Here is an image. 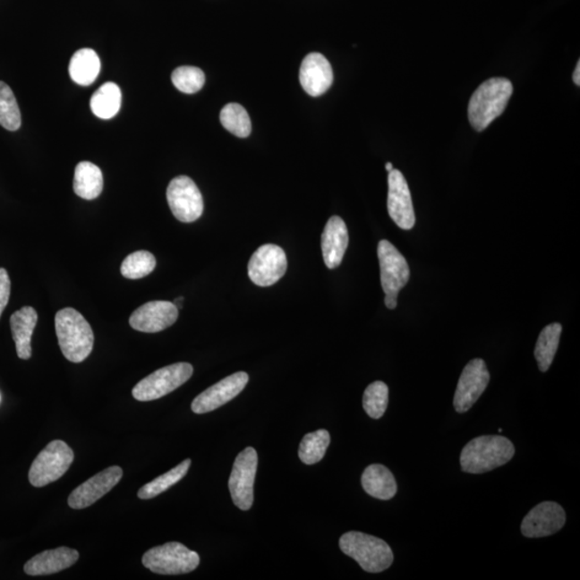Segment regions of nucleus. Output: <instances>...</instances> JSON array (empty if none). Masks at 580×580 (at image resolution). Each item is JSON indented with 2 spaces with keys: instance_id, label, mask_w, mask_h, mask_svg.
I'll use <instances>...</instances> for the list:
<instances>
[{
  "instance_id": "1",
  "label": "nucleus",
  "mask_w": 580,
  "mask_h": 580,
  "mask_svg": "<svg viewBox=\"0 0 580 580\" xmlns=\"http://www.w3.org/2000/svg\"><path fill=\"white\" fill-rule=\"evenodd\" d=\"M515 455L514 444L501 435H482L470 440L460 455L461 470L482 474L507 465Z\"/></svg>"
},
{
  "instance_id": "2",
  "label": "nucleus",
  "mask_w": 580,
  "mask_h": 580,
  "mask_svg": "<svg viewBox=\"0 0 580 580\" xmlns=\"http://www.w3.org/2000/svg\"><path fill=\"white\" fill-rule=\"evenodd\" d=\"M59 347L69 362H84L93 351L94 333L88 320L77 310L66 308L55 315Z\"/></svg>"
},
{
  "instance_id": "3",
  "label": "nucleus",
  "mask_w": 580,
  "mask_h": 580,
  "mask_svg": "<svg viewBox=\"0 0 580 580\" xmlns=\"http://www.w3.org/2000/svg\"><path fill=\"white\" fill-rule=\"evenodd\" d=\"M513 94V84L504 78L485 81L472 95L467 109L473 128L482 132L502 115Z\"/></svg>"
},
{
  "instance_id": "4",
  "label": "nucleus",
  "mask_w": 580,
  "mask_h": 580,
  "mask_svg": "<svg viewBox=\"0 0 580 580\" xmlns=\"http://www.w3.org/2000/svg\"><path fill=\"white\" fill-rule=\"evenodd\" d=\"M340 548L368 573L384 572L394 562V552L385 541L362 532L351 531L342 535Z\"/></svg>"
},
{
  "instance_id": "5",
  "label": "nucleus",
  "mask_w": 580,
  "mask_h": 580,
  "mask_svg": "<svg viewBox=\"0 0 580 580\" xmlns=\"http://www.w3.org/2000/svg\"><path fill=\"white\" fill-rule=\"evenodd\" d=\"M380 268V283L385 293V305L389 310L397 308L400 290L410 279V267L399 251L389 241L381 240L378 245Z\"/></svg>"
},
{
  "instance_id": "6",
  "label": "nucleus",
  "mask_w": 580,
  "mask_h": 580,
  "mask_svg": "<svg viewBox=\"0 0 580 580\" xmlns=\"http://www.w3.org/2000/svg\"><path fill=\"white\" fill-rule=\"evenodd\" d=\"M142 563L156 574L181 575L195 571L200 557L181 542H171L145 552Z\"/></svg>"
},
{
  "instance_id": "7",
  "label": "nucleus",
  "mask_w": 580,
  "mask_h": 580,
  "mask_svg": "<svg viewBox=\"0 0 580 580\" xmlns=\"http://www.w3.org/2000/svg\"><path fill=\"white\" fill-rule=\"evenodd\" d=\"M73 460V451L67 443L61 439L52 440L32 462L29 474L31 485L43 487L56 482L68 471Z\"/></svg>"
},
{
  "instance_id": "8",
  "label": "nucleus",
  "mask_w": 580,
  "mask_h": 580,
  "mask_svg": "<svg viewBox=\"0 0 580 580\" xmlns=\"http://www.w3.org/2000/svg\"><path fill=\"white\" fill-rule=\"evenodd\" d=\"M193 368L191 363L179 362L161 368L149 374L133 387L132 396L138 401L160 399L179 388L192 378Z\"/></svg>"
},
{
  "instance_id": "9",
  "label": "nucleus",
  "mask_w": 580,
  "mask_h": 580,
  "mask_svg": "<svg viewBox=\"0 0 580 580\" xmlns=\"http://www.w3.org/2000/svg\"><path fill=\"white\" fill-rule=\"evenodd\" d=\"M258 465L257 451L246 448L236 456L228 486L236 508L249 510L254 503V483Z\"/></svg>"
},
{
  "instance_id": "10",
  "label": "nucleus",
  "mask_w": 580,
  "mask_h": 580,
  "mask_svg": "<svg viewBox=\"0 0 580 580\" xmlns=\"http://www.w3.org/2000/svg\"><path fill=\"white\" fill-rule=\"evenodd\" d=\"M166 200L175 218L182 223H192L203 213V198L191 177H175L166 188Z\"/></svg>"
},
{
  "instance_id": "11",
  "label": "nucleus",
  "mask_w": 580,
  "mask_h": 580,
  "mask_svg": "<svg viewBox=\"0 0 580 580\" xmlns=\"http://www.w3.org/2000/svg\"><path fill=\"white\" fill-rule=\"evenodd\" d=\"M247 270L251 281L257 286H271L287 271L286 254L282 247L277 245H262L251 257Z\"/></svg>"
},
{
  "instance_id": "12",
  "label": "nucleus",
  "mask_w": 580,
  "mask_h": 580,
  "mask_svg": "<svg viewBox=\"0 0 580 580\" xmlns=\"http://www.w3.org/2000/svg\"><path fill=\"white\" fill-rule=\"evenodd\" d=\"M490 381V373L482 359L471 360L462 371L455 391L456 412L466 413L480 399Z\"/></svg>"
},
{
  "instance_id": "13",
  "label": "nucleus",
  "mask_w": 580,
  "mask_h": 580,
  "mask_svg": "<svg viewBox=\"0 0 580 580\" xmlns=\"http://www.w3.org/2000/svg\"><path fill=\"white\" fill-rule=\"evenodd\" d=\"M567 515L556 502H542L532 508L521 524V533L530 539L557 533L566 525Z\"/></svg>"
},
{
  "instance_id": "14",
  "label": "nucleus",
  "mask_w": 580,
  "mask_h": 580,
  "mask_svg": "<svg viewBox=\"0 0 580 580\" xmlns=\"http://www.w3.org/2000/svg\"><path fill=\"white\" fill-rule=\"evenodd\" d=\"M387 208L390 218L397 227L411 230L415 226L416 218L414 212L410 187L401 171L394 169L388 175V199Z\"/></svg>"
},
{
  "instance_id": "15",
  "label": "nucleus",
  "mask_w": 580,
  "mask_h": 580,
  "mask_svg": "<svg viewBox=\"0 0 580 580\" xmlns=\"http://www.w3.org/2000/svg\"><path fill=\"white\" fill-rule=\"evenodd\" d=\"M249 374L236 372L209 387L202 394L197 396L192 403V410L196 414H206L218 410L226 403L235 399L249 383Z\"/></svg>"
},
{
  "instance_id": "16",
  "label": "nucleus",
  "mask_w": 580,
  "mask_h": 580,
  "mask_svg": "<svg viewBox=\"0 0 580 580\" xmlns=\"http://www.w3.org/2000/svg\"><path fill=\"white\" fill-rule=\"evenodd\" d=\"M179 309L170 301H150L136 311L129 319L132 329L155 333L166 329L177 320Z\"/></svg>"
},
{
  "instance_id": "17",
  "label": "nucleus",
  "mask_w": 580,
  "mask_h": 580,
  "mask_svg": "<svg viewBox=\"0 0 580 580\" xmlns=\"http://www.w3.org/2000/svg\"><path fill=\"white\" fill-rule=\"evenodd\" d=\"M122 477L123 470L120 466L107 467L74 489L68 498L69 507L73 509L90 507L105 494L111 491L122 480Z\"/></svg>"
},
{
  "instance_id": "18",
  "label": "nucleus",
  "mask_w": 580,
  "mask_h": 580,
  "mask_svg": "<svg viewBox=\"0 0 580 580\" xmlns=\"http://www.w3.org/2000/svg\"><path fill=\"white\" fill-rule=\"evenodd\" d=\"M299 79L301 86L311 97L325 94L333 83L332 67L320 53H311L301 64Z\"/></svg>"
},
{
  "instance_id": "19",
  "label": "nucleus",
  "mask_w": 580,
  "mask_h": 580,
  "mask_svg": "<svg viewBox=\"0 0 580 580\" xmlns=\"http://www.w3.org/2000/svg\"><path fill=\"white\" fill-rule=\"evenodd\" d=\"M348 230L340 217H332L325 226L321 235V251L325 265L336 269L341 265L348 246Z\"/></svg>"
},
{
  "instance_id": "20",
  "label": "nucleus",
  "mask_w": 580,
  "mask_h": 580,
  "mask_svg": "<svg viewBox=\"0 0 580 580\" xmlns=\"http://www.w3.org/2000/svg\"><path fill=\"white\" fill-rule=\"evenodd\" d=\"M79 560V552L68 547H59L56 550H46L31 558L24 566V571L30 576L55 574L70 567Z\"/></svg>"
},
{
  "instance_id": "21",
  "label": "nucleus",
  "mask_w": 580,
  "mask_h": 580,
  "mask_svg": "<svg viewBox=\"0 0 580 580\" xmlns=\"http://www.w3.org/2000/svg\"><path fill=\"white\" fill-rule=\"evenodd\" d=\"M38 320V314L31 306H24L14 311L10 319L11 330L15 342L16 353L21 359L31 357V337Z\"/></svg>"
},
{
  "instance_id": "22",
  "label": "nucleus",
  "mask_w": 580,
  "mask_h": 580,
  "mask_svg": "<svg viewBox=\"0 0 580 580\" xmlns=\"http://www.w3.org/2000/svg\"><path fill=\"white\" fill-rule=\"evenodd\" d=\"M363 490L379 499H390L397 491V482L389 469L381 465H371L362 476Z\"/></svg>"
},
{
  "instance_id": "23",
  "label": "nucleus",
  "mask_w": 580,
  "mask_h": 580,
  "mask_svg": "<svg viewBox=\"0 0 580 580\" xmlns=\"http://www.w3.org/2000/svg\"><path fill=\"white\" fill-rule=\"evenodd\" d=\"M104 188V176L99 166L90 161H81L75 166L73 191L85 200H93L100 196Z\"/></svg>"
},
{
  "instance_id": "24",
  "label": "nucleus",
  "mask_w": 580,
  "mask_h": 580,
  "mask_svg": "<svg viewBox=\"0 0 580 580\" xmlns=\"http://www.w3.org/2000/svg\"><path fill=\"white\" fill-rule=\"evenodd\" d=\"M100 68L98 54L91 48H82L75 52L70 61V78L79 85L89 86L98 78Z\"/></svg>"
},
{
  "instance_id": "25",
  "label": "nucleus",
  "mask_w": 580,
  "mask_h": 580,
  "mask_svg": "<svg viewBox=\"0 0 580 580\" xmlns=\"http://www.w3.org/2000/svg\"><path fill=\"white\" fill-rule=\"evenodd\" d=\"M122 91L118 85L107 82L97 90L90 98V109L97 117L110 120L121 109Z\"/></svg>"
},
{
  "instance_id": "26",
  "label": "nucleus",
  "mask_w": 580,
  "mask_h": 580,
  "mask_svg": "<svg viewBox=\"0 0 580 580\" xmlns=\"http://www.w3.org/2000/svg\"><path fill=\"white\" fill-rule=\"evenodd\" d=\"M561 332L562 326L559 322H553L541 331L534 349V356L541 372H546L550 368L560 343Z\"/></svg>"
},
{
  "instance_id": "27",
  "label": "nucleus",
  "mask_w": 580,
  "mask_h": 580,
  "mask_svg": "<svg viewBox=\"0 0 580 580\" xmlns=\"http://www.w3.org/2000/svg\"><path fill=\"white\" fill-rule=\"evenodd\" d=\"M330 445V434L327 430H317L308 433L301 440L299 458L304 465H311L324 458L326 451Z\"/></svg>"
},
{
  "instance_id": "28",
  "label": "nucleus",
  "mask_w": 580,
  "mask_h": 580,
  "mask_svg": "<svg viewBox=\"0 0 580 580\" xmlns=\"http://www.w3.org/2000/svg\"><path fill=\"white\" fill-rule=\"evenodd\" d=\"M192 461L186 459L182 462L179 465L174 467V469L169 472L165 473V474L160 475L158 478H155L152 482L144 485L138 491V497L142 499H149L155 497L159 496L160 493L168 490V489L176 482H179L183 477H185L187 474L188 469H190Z\"/></svg>"
},
{
  "instance_id": "29",
  "label": "nucleus",
  "mask_w": 580,
  "mask_h": 580,
  "mask_svg": "<svg viewBox=\"0 0 580 580\" xmlns=\"http://www.w3.org/2000/svg\"><path fill=\"white\" fill-rule=\"evenodd\" d=\"M224 128L239 138L249 137L252 123L249 113L239 104H228L223 107L219 115Z\"/></svg>"
},
{
  "instance_id": "30",
  "label": "nucleus",
  "mask_w": 580,
  "mask_h": 580,
  "mask_svg": "<svg viewBox=\"0 0 580 580\" xmlns=\"http://www.w3.org/2000/svg\"><path fill=\"white\" fill-rule=\"evenodd\" d=\"M21 117L18 102L8 84L0 81V125L10 132L18 131Z\"/></svg>"
},
{
  "instance_id": "31",
  "label": "nucleus",
  "mask_w": 580,
  "mask_h": 580,
  "mask_svg": "<svg viewBox=\"0 0 580 580\" xmlns=\"http://www.w3.org/2000/svg\"><path fill=\"white\" fill-rule=\"evenodd\" d=\"M389 389L384 381L376 380L364 390L362 405L371 418L383 417L388 406Z\"/></svg>"
},
{
  "instance_id": "32",
  "label": "nucleus",
  "mask_w": 580,
  "mask_h": 580,
  "mask_svg": "<svg viewBox=\"0 0 580 580\" xmlns=\"http://www.w3.org/2000/svg\"><path fill=\"white\" fill-rule=\"evenodd\" d=\"M156 260L152 252L138 251L128 255L121 266V273L124 277L129 279H139L148 277L154 271Z\"/></svg>"
},
{
  "instance_id": "33",
  "label": "nucleus",
  "mask_w": 580,
  "mask_h": 580,
  "mask_svg": "<svg viewBox=\"0 0 580 580\" xmlns=\"http://www.w3.org/2000/svg\"><path fill=\"white\" fill-rule=\"evenodd\" d=\"M172 83L185 94H195L206 83V75L201 69L192 66L176 68L171 75Z\"/></svg>"
},
{
  "instance_id": "34",
  "label": "nucleus",
  "mask_w": 580,
  "mask_h": 580,
  "mask_svg": "<svg viewBox=\"0 0 580 580\" xmlns=\"http://www.w3.org/2000/svg\"><path fill=\"white\" fill-rule=\"evenodd\" d=\"M10 293L11 282L9 274L5 269L0 268V317H2L3 311L9 303Z\"/></svg>"
},
{
  "instance_id": "35",
  "label": "nucleus",
  "mask_w": 580,
  "mask_h": 580,
  "mask_svg": "<svg viewBox=\"0 0 580 580\" xmlns=\"http://www.w3.org/2000/svg\"><path fill=\"white\" fill-rule=\"evenodd\" d=\"M573 80L575 84H576L577 86L580 85V62L577 63L576 69H575Z\"/></svg>"
},
{
  "instance_id": "36",
  "label": "nucleus",
  "mask_w": 580,
  "mask_h": 580,
  "mask_svg": "<svg viewBox=\"0 0 580 580\" xmlns=\"http://www.w3.org/2000/svg\"><path fill=\"white\" fill-rule=\"evenodd\" d=\"M183 301H184V298H177L175 300L174 304L176 306L177 309H181L183 305Z\"/></svg>"
},
{
  "instance_id": "37",
  "label": "nucleus",
  "mask_w": 580,
  "mask_h": 580,
  "mask_svg": "<svg viewBox=\"0 0 580 580\" xmlns=\"http://www.w3.org/2000/svg\"><path fill=\"white\" fill-rule=\"evenodd\" d=\"M386 170H387V172H388V174H389L390 171L394 170V166H392L391 163H387V164H386Z\"/></svg>"
},
{
  "instance_id": "38",
  "label": "nucleus",
  "mask_w": 580,
  "mask_h": 580,
  "mask_svg": "<svg viewBox=\"0 0 580 580\" xmlns=\"http://www.w3.org/2000/svg\"><path fill=\"white\" fill-rule=\"evenodd\" d=\"M0 402H2V396H0Z\"/></svg>"
}]
</instances>
